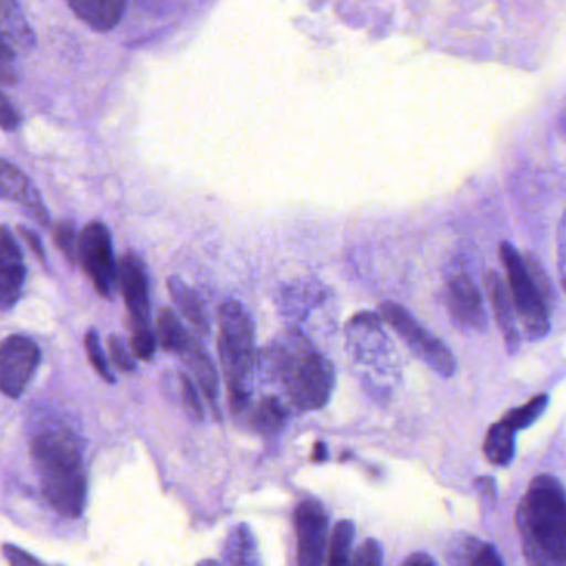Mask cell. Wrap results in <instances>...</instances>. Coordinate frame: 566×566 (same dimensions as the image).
Listing matches in <instances>:
<instances>
[{
  "mask_svg": "<svg viewBox=\"0 0 566 566\" xmlns=\"http://www.w3.org/2000/svg\"><path fill=\"white\" fill-rule=\"evenodd\" d=\"M78 237L72 221H59L54 228V240L59 251L67 258V261L75 263L78 260Z\"/></svg>",
  "mask_w": 566,
  "mask_h": 566,
  "instance_id": "obj_28",
  "label": "cell"
},
{
  "mask_svg": "<svg viewBox=\"0 0 566 566\" xmlns=\"http://www.w3.org/2000/svg\"><path fill=\"white\" fill-rule=\"evenodd\" d=\"M42 354L38 344L29 337L14 334L6 337L0 347V387L6 396L19 399L34 379Z\"/></svg>",
  "mask_w": 566,
  "mask_h": 566,
  "instance_id": "obj_8",
  "label": "cell"
},
{
  "mask_svg": "<svg viewBox=\"0 0 566 566\" xmlns=\"http://www.w3.org/2000/svg\"><path fill=\"white\" fill-rule=\"evenodd\" d=\"M223 559L230 565H260L256 539L250 526L240 523L230 530L224 539Z\"/></svg>",
  "mask_w": 566,
  "mask_h": 566,
  "instance_id": "obj_20",
  "label": "cell"
},
{
  "mask_svg": "<svg viewBox=\"0 0 566 566\" xmlns=\"http://www.w3.org/2000/svg\"><path fill=\"white\" fill-rule=\"evenodd\" d=\"M271 373L301 412L323 409L334 389V367L310 340L293 329L268 354Z\"/></svg>",
  "mask_w": 566,
  "mask_h": 566,
  "instance_id": "obj_3",
  "label": "cell"
},
{
  "mask_svg": "<svg viewBox=\"0 0 566 566\" xmlns=\"http://www.w3.org/2000/svg\"><path fill=\"white\" fill-rule=\"evenodd\" d=\"M500 260L509 277L510 294L516 317L532 340L542 339L549 333V300L536 284L526 266L525 258L510 243L500 244Z\"/></svg>",
  "mask_w": 566,
  "mask_h": 566,
  "instance_id": "obj_5",
  "label": "cell"
},
{
  "mask_svg": "<svg viewBox=\"0 0 566 566\" xmlns=\"http://www.w3.org/2000/svg\"><path fill=\"white\" fill-rule=\"evenodd\" d=\"M549 397L546 394H538V396L530 399L528 402L523 406L516 407V409L509 410L503 416V420L512 427L513 430H523L526 427L532 426L538 420V417L545 412L546 406H548Z\"/></svg>",
  "mask_w": 566,
  "mask_h": 566,
  "instance_id": "obj_25",
  "label": "cell"
},
{
  "mask_svg": "<svg viewBox=\"0 0 566 566\" xmlns=\"http://www.w3.org/2000/svg\"><path fill=\"white\" fill-rule=\"evenodd\" d=\"M218 354L227 376L231 412L241 413L253 394L254 327L238 301H227L220 307Z\"/></svg>",
  "mask_w": 566,
  "mask_h": 566,
  "instance_id": "obj_4",
  "label": "cell"
},
{
  "mask_svg": "<svg viewBox=\"0 0 566 566\" xmlns=\"http://www.w3.org/2000/svg\"><path fill=\"white\" fill-rule=\"evenodd\" d=\"M473 486H475L476 492L480 493V496L483 499L493 500L496 496V483L492 476H479L473 482Z\"/></svg>",
  "mask_w": 566,
  "mask_h": 566,
  "instance_id": "obj_36",
  "label": "cell"
},
{
  "mask_svg": "<svg viewBox=\"0 0 566 566\" xmlns=\"http://www.w3.org/2000/svg\"><path fill=\"white\" fill-rule=\"evenodd\" d=\"M323 297L319 284L310 280L294 281L281 294V310L293 319H303Z\"/></svg>",
  "mask_w": 566,
  "mask_h": 566,
  "instance_id": "obj_19",
  "label": "cell"
},
{
  "mask_svg": "<svg viewBox=\"0 0 566 566\" xmlns=\"http://www.w3.org/2000/svg\"><path fill=\"white\" fill-rule=\"evenodd\" d=\"M157 343L158 339H155L150 326H134V329H132V350L138 359H154L155 353H157Z\"/></svg>",
  "mask_w": 566,
  "mask_h": 566,
  "instance_id": "obj_29",
  "label": "cell"
},
{
  "mask_svg": "<svg viewBox=\"0 0 566 566\" xmlns=\"http://www.w3.org/2000/svg\"><path fill=\"white\" fill-rule=\"evenodd\" d=\"M84 346L85 350H87L88 360H91L95 373H97L105 382L115 384V376L111 370V366H108V360L107 357H105L104 349H102L101 337H98L97 331H87V334H85Z\"/></svg>",
  "mask_w": 566,
  "mask_h": 566,
  "instance_id": "obj_26",
  "label": "cell"
},
{
  "mask_svg": "<svg viewBox=\"0 0 566 566\" xmlns=\"http://www.w3.org/2000/svg\"><path fill=\"white\" fill-rule=\"evenodd\" d=\"M78 261L95 291L105 300H111L117 281L118 264L115 263L111 231L101 221H91L81 231Z\"/></svg>",
  "mask_w": 566,
  "mask_h": 566,
  "instance_id": "obj_7",
  "label": "cell"
},
{
  "mask_svg": "<svg viewBox=\"0 0 566 566\" xmlns=\"http://www.w3.org/2000/svg\"><path fill=\"white\" fill-rule=\"evenodd\" d=\"M117 283L134 326H150V277L138 254L127 253L122 256Z\"/></svg>",
  "mask_w": 566,
  "mask_h": 566,
  "instance_id": "obj_10",
  "label": "cell"
},
{
  "mask_svg": "<svg viewBox=\"0 0 566 566\" xmlns=\"http://www.w3.org/2000/svg\"><path fill=\"white\" fill-rule=\"evenodd\" d=\"M251 427L261 433L280 432L290 422V410L280 402L277 397L268 396L260 399L251 412Z\"/></svg>",
  "mask_w": 566,
  "mask_h": 566,
  "instance_id": "obj_22",
  "label": "cell"
},
{
  "mask_svg": "<svg viewBox=\"0 0 566 566\" xmlns=\"http://www.w3.org/2000/svg\"><path fill=\"white\" fill-rule=\"evenodd\" d=\"M380 316L402 337L410 350L423 360L430 369L443 377L453 376L457 369L455 357L449 347L423 329L412 314L396 303L380 304Z\"/></svg>",
  "mask_w": 566,
  "mask_h": 566,
  "instance_id": "obj_6",
  "label": "cell"
},
{
  "mask_svg": "<svg viewBox=\"0 0 566 566\" xmlns=\"http://www.w3.org/2000/svg\"><path fill=\"white\" fill-rule=\"evenodd\" d=\"M463 553H465V563L475 566H502L503 562L500 558L499 552L495 546L489 543L479 542L476 538H470L463 545Z\"/></svg>",
  "mask_w": 566,
  "mask_h": 566,
  "instance_id": "obj_27",
  "label": "cell"
},
{
  "mask_svg": "<svg viewBox=\"0 0 566 566\" xmlns=\"http://www.w3.org/2000/svg\"><path fill=\"white\" fill-rule=\"evenodd\" d=\"M168 291L175 304L185 317L200 331L203 336L210 334V319L200 296L193 287L188 286L181 277L170 276L167 280Z\"/></svg>",
  "mask_w": 566,
  "mask_h": 566,
  "instance_id": "obj_18",
  "label": "cell"
},
{
  "mask_svg": "<svg viewBox=\"0 0 566 566\" xmlns=\"http://www.w3.org/2000/svg\"><path fill=\"white\" fill-rule=\"evenodd\" d=\"M403 565L407 566H433L436 565V559L430 558L427 553H413L409 558L403 559Z\"/></svg>",
  "mask_w": 566,
  "mask_h": 566,
  "instance_id": "obj_37",
  "label": "cell"
},
{
  "mask_svg": "<svg viewBox=\"0 0 566 566\" xmlns=\"http://www.w3.org/2000/svg\"><path fill=\"white\" fill-rule=\"evenodd\" d=\"M34 45V32L25 21L18 0H2V48L18 55L28 54Z\"/></svg>",
  "mask_w": 566,
  "mask_h": 566,
  "instance_id": "obj_16",
  "label": "cell"
},
{
  "mask_svg": "<svg viewBox=\"0 0 566 566\" xmlns=\"http://www.w3.org/2000/svg\"><path fill=\"white\" fill-rule=\"evenodd\" d=\"M108 354H111V360L114 363V366L124 370V373H134L137 369L134 357L128 354L127 347H125L124 340L120 337H108Z\"/></svg>",
  "mask_w": 566,
  "mask_h": 566,
  "instance_id": "obj_31",
  "label": "cell"
},
{
  "mask_svg": "<svg viewBox=\"0 0 566 566\" xmlns=\"http://www.w3.org/2000/svg\"><path fill=\"white\" fill-rule=\"evenodd\" d=\"M180 384L185 409L195 420L203 419V406H201L200 394H198L193 380L187 374L180 373Z\"/></svg>",
  "mask_w": 566,
  "mask_h": 566,
  "instance_id": "obj_30",
  "label": "cell"
},
{
  "mask_svg": "<svg viewBox=\"0 0 566 566\" xmlns=\"http://www.w3.org/2000/svg\"><path fill=\"white\" fill-rule=\"evenodd\" d=\"M311 459H313L314 462H324V460L327 459V449L323 442H316V446H314L313 455H311Z\"/></svg>",
  "mask_w": 566,
  "mask_h": 566,
  "instance_id": "obj_38",
  "label": "cell"
},
{
  "mask_svg": "<svg viewBox=\"0 0 566 566\" xmlns=\"http://www.w3.org/2000/svg\"><path fill=\"white\" fill-rule=\"evenodd\" d=\"M19 233H21V237L24 238L25 243L29 244V248H31L32 253L38 256V260H41L42 263L45 264V261H48V256H45V250L44 247H42L41 238H39L38 233H34V231L29 230V228L25 227H19Z\"/></svg>",
  "mask_w": 566,
  "mask_h": 566,
  "instance_id": "obj_34",
  "label": "cell"
},
{
  "mask_svg": "<svg viewBox=\"0 0 566 566\" xmlns=\"http://www.w3.org/2000/svg\"><path fill=\"white\" fill-rule=\"evenodd\" d=\"M31 453L49 505L64 518H81L87 503V476L78 437L65 427H48L35 433Z\"/></svg>",
  "mask_w": 566,
  "mask_h": 566,
  "instance_id": "obj_1",
  "label": "cell"
},
{
  "mask_svg": "<svg viewBox=\"0 0 566 566\" xmlns=\"http://www.w3.org/2000/svg\"><path fill=\"white\" fill-rule=\"evenodd\" d=\"M4 556L9 559L11 565L25 566V565H39L42 563L41 559L35 556L29 555L24 549L19 548L14 545H4Z\"/></svg>",
  "mask_w": 566,
  "mask_h": 566,
  "instance_id": "obj_33",
  "label": "cell"
},
{
  "mask_svg": "<svg viewBox=\"0 0 566 566\" xmlns=\"http://www.w3.org/2000/svg\"><path fill=\"white\" fill-rule=\"evenodd\" d=\"M185 357V363L190 367L193 376L197 377L200 384L203 396L207 397L211 407L218 409V394H220V382H218L217 367L211 360L210 354L207 353L203 346L197 340L191 339L187 349L181 353Z\"/></svg>",
  "mask_w": 566,
  "mask_h": 566,
  "instance_id": "obj_17",
  "label": "cell"
},
{
  "mask_svg": "<svg viewBox=\"0 0 566 566\" xmlns=\"http://www.w3.org/2000/svg\"><path fill=\"white\" fill-rule=\"evenodd\" d=\"M483 452L492 465H510L515 457V430L503 419L493 423L486 432Z\"/></svg>",
  "mask_w": 566,
  "mask_h": 566,
  "instance_id": "obj_21",
  "label": "cell"
},
{
  "mask_svg": "<svg viewBox=\"0 0 566 566\" xmlns=\"http://www.w3.org/2000/svg\"><path fill=\"white\" fill-rule=\"evenodd\" d=\"M28 270L22 260L21 248L8 227L0 234V304L8 313L21 300Z\"/></svg>",
  "mask_w": 566,
  "mask_h": 566,
  "instance_id": "obj_12",
  "label": "cell"
},
{
  "mask_svg": "<svg viewBox=\"0 0 566 566\" xmlns=\"http://www.w3.org/2000/svg\"><path fill=\"white\" fill-rule=\"evenodd\" d=\"M483 284H485L496 324L502 331L506 350L510 354H515L520 346V333L516 329V313L513 307L512 294L506 290L502 276L496 271H489L483 276Z\"/></svg>",
  "mask_w": 566,
  "mask_h": 566,
  "instance_id": "obj_13",
  "label": "cell"
},
{
  "mask_svg": "<svg viewBox=\"0 0 566 566\" xmlns=\"http://www.w3.org/2000/svg\"><path fill=\"white\" fill-rule=\"evenodd\" d=\"M516 528L533 565H566V492L552 475H538L518 503Z\"/></svg>",
  "mask_w": 566,
  "mask_h": 566,
  "instance_id": "obj_2",
  "label": "cell"
},
{
  "mask_svg": "<svg viewBox=\"0 0 566 566\" xmlns=\"http://www.w3.org/2000/svg\"><path fill=\"white\" fill-rule=\"evenodd\" d=\"M353 565H382V546L377 539H366L350 558Z\"/></svg>",
  "mask_w": 566,
  "mask_h": 566,
  "instance_id": "obj_32",
  "label": "cell"
},
{
  "mask_svg": "<svg viewBox=\"0 0 566 566\" xmlns=\"http://www.w3.org/2000/svg\"><path fill=\"white\" fill-rule=\"evenodd\" d=\"M157 339L161 349L184 353L190 344V336L185 331L180 317L170 307H161L157 316Z\"/></svg>",
  "mask_w": 566,
  "mask_h": 566,
  "instance_id": "obj_23",
  "label": "cell"
},
{
  "mask_svg": "<svg viewBox=\"0 0 566 566\" xmlns=\"http://www.w3.org/2000/svg\"><path fill=\"white\" fill-rule=\"evenodd\" d=\"M72 11L98 32L112 31L124 18L127 0H67Z\"/></svg>",
  "mask_w": 566,
  "mask_h": 566,
  "instance_id": "obj_15",
  "label": "cell"
},
{
  "mask_svg": "<svg viewBox=\"0 0 566 566\" xmlns=\"http://www.w3.org/2000/svg\"><path fill=\"white\" fill-rule=\"evenodd\" d=\"M18 125V114H15L14 107L9 104V98L4 95V97H2V127H4V130L11 132L15 130Z\"/></svg>",
  "mask_w": 566,
  "mask_h": 566,
  "instance_id": "obj_35",
  "label": "cell"
},
{
  "mask_svg": "<svg viewBox=\"0 0 566 566\" xmlns=\"http://www.w3.org/2000/svg\"><path fill=\"white\" fill-rule=\"evenodd\" d=\"M354 536H356V526L350 520H340L336 523L331 536L329 553H327V563L329 565H346L350 563V546H353Z\"/></svg>",
  "mask_w": 566,
  "mask_h": 566,
  "instance_id": "obj_24",
  "label": "cell"
},
{
  "mask_svg": "<svg viewBox=\"0 0 566 566\" xmlns=\"http://www.w3.org/2000/svg\"><path fill=\"white\" fill-rule=\"evenodd\" d=\"M2 197L24 205L39 223L48 227L49 213L42 203L41 195L18 167L6 160L2 161Z\"/></svg>",
  "mask_w": 566,
  "mask_h": 566,
  "instance_id": "obj_14",
  "label": "cell"
},
{
  "mask_svg": "<svg viewBox=\"0 0 566 566\" xmlns=\"http://www.w3.org/2000/svg\"><path fill=\"white\" fill-rule=\"evenodd\" d=\"M294 530L300 565L324 563L329 530V518L324 506L316 500H303L294 510Z\"/></svg>",
  "mask_w": 566,
  "mask_h": 566,
  "instance_id": "obj_9",
  "label": "cell"
},
{
  "mask_svg": "<svg viewBox=\"0 0 566 566\" xmlns=\"http://www.w3.org/2000/svg\"><path fill=\"white\" fill-rule=\"evenodd\" d=\"M447 307L453 321L472 331H485L486 313L483 296L476 284L467 274L450 277L447 284Z\"/></svg>",
  "mask_w": 566,
  "mask_h": 566,
  "instance_id": "obj_11",
  "label": "cell"
}]
</instances>
